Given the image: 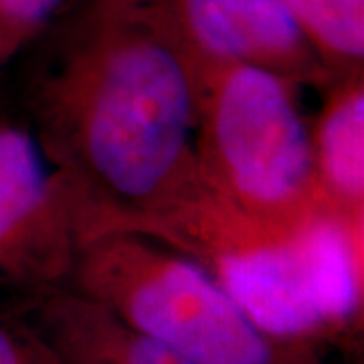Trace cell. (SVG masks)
<instances>
[{
  "instance_id": "cell-1",
  "label": "cell",
  "mask_w": 364,
  "mask_h": 364,
  "mask_svg": "<svg viewBox=\"0 0 364 364\" xmlns=\"http://www.w3.org/2000/svg\"><path fill=\"white\" fill-rule=\"evenodd\" d=\"M33 114L43 148L90 200V235L142 231L205 191L195 81L142 11H93L85 33L39 81Z\"/></svg>"
},
{
  "instance_id": "cell-2",
  "label": "cell",
  "mask_w": 364,
  "mask_h": 364,
  "mask_svg": "<svg viewBox=\"0 0 364 364\" xmlns=\"http://www.w3.org/2000/svg\"><path fill=\"white\" fill-rule=\"evenodd\" d=\"M156 239L205 265L267 338L306 336L360 308L363 235L326 210L298 229L267 231L205 195Z\"/></svg>"
},
{
  "instance_id": "cell-3",
  "label": "cell",
  "mask_w": 364,
  "mask_h": 364,
  "mask_svg": "<svg viewBox=\"0 0 364 364\" xmlns=\"http://www.w3.org/2000/svg\"><path fill=\"white\" fill-rule=\"evenodd\" d=\"M188 69L196 91V170L208 195L267 231H291L324 213L298 85L249 65Z\"/></svg>"
},
{
  "instance_id": "cell-4",
  "label": "cell",
  "mask_w": 364,
  "mask_h": 364,
  "mask_svg": "<svg viewBox=\"0 0 364 364\" xmlns=\"http://www.w3.org/2000/svg\"><path fill=\"white\" fill-rule=\"evenodd\" d=\"M65 286L196 364H273L269 338L215 275L150 235H90Z\"/></svg>"
},
{
  "instance_id": "cell-5",
  "label": "cell",
  "mask_w": 364,
  "mask_h": 364,
  "mask_svg": "<svg viewBox=\"0 0 364 364\" xmlns=\"http://www.w3.org/2000/svg\"><path fill=\"white\" fill-rule=\"evenodd\" d=\"M90 221L87 196L35 132L0 122V286H65Z\"/></svg>"
},
{
  "instance_id": "cell-6",
  "label": "cell",
  "mask_w": 364,
  "mask_h": 364,
  "mask_svg": "<svg viewBox=\"0 0 364 364\" xmlns=\"http://www.w3.org/2000/svg\"><path fill=\"white\" fill-rule=\"evenodd\" d=\"M188 65H249L294 85H330L284 0H156L142 11Z\"/></svg>"
},
{
  "instance_id": "cell-7",
  "label": "cell",
  "mask_w": 364,
  "mask_h": 364,
  "mask_svg": "<svg viewBox=\"0 0 364 364\" xmlns=\"http://www.w3.org/2000/svg\"><path fill=\"white\" fill-rule=\"evenodd\" d=\"M26 322L61 364H196L69 286L26 294Z\"/></svg>"
},
{
  "instance_id": "cell-8",
  "label": "cell",
  "mask_w": 364,
  "mask_h": 364,
  "mask_svg": "<svg viewBox=\"0 0 364 364\" xmlns=\"http://www.w3.org/2000/svg\"><path fill=\"white\" fill-rule=\"evenodd\" d=\"M310 128L316 186L322 207L352 233L364 225V77L363 69L332 83Z\"/></svg>"
},
{
  "instance_id": "cell-9",
  "label": "cell",
  "mask_w": 364,
  "mask_h": 364,
  "mask_svg": "<svg viewBox=\"0 0 364 364\" xmlns=\"http://www.w3.org/2000/svg\"><path fill=\"white\" fill-rule=\"evenodd\" d=\"M284 4L334 75L363 69L364 0H284Z\"/></svg>"
},
{
  "instance_id": "cell-10",
  "label": "cell",
  "mask_w": 364,
  "mask_h": 364,
  "mask_svg": "<svg viewBox=\"0 0 364 364\" xmlns=\"http://www.w3.org/2000/svg\"><path fill=\"white\" fill-rule=\"evenodd\" d=\"M65 0H0V47L14 55L33 39Z\"/></svg>"
},
{
  "instance_id": "cell-11",
  "label": "cell",
  "mask_w": 364,
  "mask_h": 364,
  "mask_svg": "<svg viewBox=\"0 0 364 364\" xmlns=\"http://www.w3.org/2000/svg\"><path fill=\"white\" fill-rule=\"evenodd\" d=\"M0 364H61L25 318L0 312Z\"/></svg>"
},
{
  "instance_id": "cell-12",
  "label": "cell",
  "mask_w": 364,
  "mask_h": 364,
  "mask_svg": "<svg viewBox=\"0 0 364 364\" xmlns=\"http://www.w3.org/2000/svg\"><path fill=\"white\" fill-rule=\"evenodd\" d=\"M152 2H156V0H97L95 11L109 14H130L144 11Z\"/></svg>"
},
{
  "instance_id": "cell-13",
  "label": "cell",
  "mask_w": 364,
  "mask_h": 364,
  "mask_svg": "<svg viewBox=\"0 0 364 364\" xmlns=\"http://www.w3.org/2000/svg\"><path fill=\"white\" fill-rule=\"evenodd\" d=\"M0 55H2V57H4V59H11V57H13V55H11V53H9V51H4V49H2V47H0Z\"/></svg>"
},
{
  "instance_id": "cell-14",
  "label": "cell",
  "mask_w": 364,
  "mask_h": 364,
  "mask_svg": "<svg viewBox=\"0 0 364 364\" xmlns=\"http://www.w3.org/2000/svg\"><path fill=\"white\" fill-rule=\"evenodd\" d=\"M6 61H9V59H4V57H2V55H0V67L4 65V63H6Z\"/></svg>"
}]
</instances>
